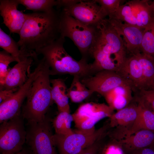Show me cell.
<instances>
[{"instance_id": "obj_15", "label": "cell", "mask_w": 154, "mask_h": 154, "mask_svg": "<svg viewBox=\"0 0 154 154\" xmlns=\"http://www.w3.org/2000/svg\"><path fill=\"white\" fill-rule=\"evenodd\" d=\"M19 4L18 0L0 1V14L3 23L11 33L19 34L27 17V14L18 9Z\"/></svg>"}, {"instance_id": "obj_27", "label": "cell", "mask_w": 154, "mask_h": 154, "mask_svg": "<svg viewBox=\"0 0 154 154\" xmlns=\"http://www.w3.org/2000/svg\"><path fill=\"white\" fill-rule=\"evenodd\" d=\"M19 4L24 6L26 9L33 12H49L53 11L57 5L54 0H18Z\"/></svg>"}, {"instance_id": "obj_28", "label": "cell", "mask_w": 154, "mask_h": 154, "mask_svg": "<svg viewBox=\"0 0 154 154\" xmlns=\"http://www.w3.org/2000/svg\"><path fill=\"white\" fill-rule=\"evenodd\" d=\"M98 154H127L121 140L110 137L108 134L103 141Z\"/></svg>"}, {"instance_id": "obj_13", "label": "cell", "mask_w": 154, "mask_h": 154, "mask_svg": "<svg viewBox=\"0 0 154 154\" xmlns=\"http://www.w3.org/2000/svg\"><path fill=\"white\" fill-rule=\"evenodd\" d=\"M81 82L94 93L96 92L104 96L115 88L126 85L132 87L127 80L116 72L101 70L94 74L80 79Z\"/></svg>"}, {"instance_id": "obj_18", "label": "cell", "mask_w": 154, "mask_h": 154, "mask_svg": "<svg viewBox=\"0 0 154 154\" xmlns=\"http://www.w3.org/2000/svg\"><path fill=\"white\" fill-rule=\"evenodd\" d=\"M132 88L129 86H118L103 96L108 105L114 110H120L126 106L133 100Z\"/></svg>"}, {"instance_id": "obj_22", "label": "cell", "mask_w": 154, "mask_h": 154, "mask_svg": "<svg viewBox=\"0 0 154 154\" xmlns=\"http://www.w3.org/2000/svg\"><path fill=\"white\" fill-rule=\"evenodd\" d=\"M137 104L138 107L137 117L131 128L125 137L133 135L143 129L154 131L153 112L143 106Z\"/></svg>"}, {"instance_id": "obj_9", "label": "cell", "mask_w": 154, "mask_h": 154, "mask_svg": "<svg viewBox=\"0 0 154 154\" xmlns=\"http://www.w3.org/2000/svg\"><path fill=\"white\" fill-rule=\"evenodd\" d=\"M109 128V123L107 122L91 134L74 132L68 135L55 134L53 135V139L59 154H79L106 133Z\"/></svg>"}, {"instance_id": "obj_8", "label": "cell", "mask_w": 154, "mask_h": 154, "mask_svg": "<svg viewBox=\"0 0 154 154\" xmlns=\"http://www.w3.org/2000/svg\"><path fill=\"white\" fill-rule=\"evenodd\" d=\"M21 114L1 123L0 126L1 154L15 153L21 150L26 142L27 131Z\"/></svg>"}, {"instance_id": "obj_36", "label": "cell", "mask_w": 154, "mask_h": 154, "mask_svg": "<svg viewBox=\"0 0 154 154\" xmlns=\"http://www.w3.org/2000/svg\"><path fill=\"white\" fill-rule=\"evenodd\" d=\"M81 0H57L56 6L57 9L68 7L75 4Z\"/></svg>"}, {"instance_id": "obj_7", "label": "cell", "mask_w": 154, "mask_h": 154, "mask_svg": "<svg viewBox=\"0 0 154 154\" xmlns=\"http://www.w3.org/2000/svg\"><path fill=\"white\" fill-rule=\"evenodd\" d=\"M26 143L34 154H56L50 121L46 116L42 121L28 123Z\"/></svg>"}, {"instance_id": "obj_29", "label": "cell", "mask_w": 154, "mask_h": 154, "mask_svg": "<svg viewBox=\"0 0 154 154\" xmlns=\"http://www.w3.org/2000/svg\"><path fill=\"white\" fill-rule=\"evenodd\" d=\"M141 52L154 58V20L143 31Z\"/></svg>"}, {"instance_id": "obj_26", "label": "cell", "mask_w": 154, "mask_h": 154, "mask_svg": "<svg viewBox=\"0 0 154 154\" xmlns=\"http://www.w3.org/2000/svg\"><path fill=\"white\" fill-rule=\"evenodd\" d=\"M0 47L15 58L17 62L25 58L21 53L17 43L9 35L5 33L0 28Z\"/></svg>"}, {"instance_id": "obj_17", "label": "cell", "mask_w": 154, "mask_h": 154, "mask_svg": "<svg viewBox=\"0 0 154 154\" xmlns=\"http://www.w3.org/2000/svg\"><path fill=\"white\" fill-rule=\"evenodd\" d=\"M116 72L131 84L132 91L143 88L142 69L135 54L127 56Z\"/></svg>"}, {"instance_id": "obj_19", "label": "cell", "mask_w": 154, "mask_h": 154, "mask_svg": "<svg viewBox=\"0 0 154 154\" xmlns=\"http://www.w3.org/2000/svg\"><path fill=\"white\" fill-rule=\"evenodd\" d=\"M121 141L127 153L134 150L149 147L154 143V131L141 130Z\"/></svg>"}, {"instance_id": "obj_33", "label": "cell", "mask_w": 154, "mask_h": 154, "mask_svg": "<svg viewBox=\"0 0 154 154\" xmlns=\"http://www.w3.org/2000/svg\"><path fill=\"white\" fill-rule=\"evenodd\" d=\"M109 17L114 13L121 5V0H96Z\"/></svg>"}, {"instance_id": "obj_41", "label": "cell", "mask_w": 154, "mask_h": 154, "mask_svg": "<svg viewBox=\"0 0 154 154\" xmlns=\"http://www.w3.org/2000/svg\"><path fill=\"white\" fill-rule=\"evenodd\" d=\"M153 113H154V112H153Z\"/></svg>"}, {"instance_id": "obj_24", "label": "cell", "mask_w": 154, "mask_h": 154, "mask_svg": "<svg viewBox=\"0 0 154 154\" xmlns=\"http://www.w3.org/2000/svg\"><path fill=\"white\" fill-rule=\"evenodd\" d=\"M73 76L70 86L68 89V96L72 102L79 103L90 96L94 92L81 82L79 76Z\"/></svg>"}, {"instance_id": "obj_30", "label": "cell", "mask_w": 154, "mask_h": 154, "mask_svg": "<svg viewBox=\"0 0 154 154\" xmlns=\"http://www.w3.org/2000/svg\"><path fill=\"white\" fill-rule=\"evenodd\" d=\"M133 100L153 112H154V87L151 88L135 90Z\"/></svg>"}, {"instance_id": "obj_38", "label": "cell", "mask_w": 154, "mask_h": 154, "mask_svg": "<svg viewBox=\"0 0 154 154\" xmlns=\"http://www.w3.org/2000/svg\"><path fill=\"white\" fill-rule=\"evenodd\" d=\"M7 154H34L33 152L31 151L28 150H27L24 149H23L21 151L15 153H9Z\"/></svg>"}, {"instance_id": "obj_31", "label": "cell", "mask_w": 154, "mask_h": 154, "mask_svg": "<svg viewBox=\"0 0 154 154\" xmlns=\"http://www.w3.org/2000/svg\"><path fill=\"white\" fill-rule=\"evenodd\" d=\"M108 18L118 20L123 23L137 26L136 19L133 14L131 7L128 2L121 5L117 11L108 17Z\"/></svg>"}, {"instance_id": "obj_25", "label": "cell", "mask_w": 154, "mask_h": 154, "mask_svg": "<svg viewBox=\"0 0 154 154\" xmlns=\"http://www.w3.org/2000/svg\"><path fill=\"white\" fill-rule=\"evenodd\" d=\"M73 121L72 115L65 112H58L52 121V125L56 134L68 135L74 133L71 128Z\"/></svg>"}, {"instance_id": "obj_14", "label": "cell", "mask_w": 154, "mask_h": 154, "mask_svg": "<svg viewBox=\"0 0 154 154\" xmlns=\"http://www.w3.org/2000/svg\"><path fill=\"white\" fill-rule=\"evenodd\" d=\"M108 19L122 36L127 53L130 55L141 52V47L144 29L136 26L123 23L118 20Z\"/></svg>"}, {"instance_id": "obj_11", "label": "cell", "mask_w": 154, "mask_h": 154, "mask_svg": "<svg viewBox=\"0 0 154 154\" xmlns=\"http://www.w3.org/2000/svg\"><path fill=\"white\" fill-rule=\"evenodd\" d=\"M41 67L39 61L34 71L31 72L26 82L10 98L0 103V122L7 121L21 114V108L26 98L32 84Z\"/></svg>"}, {"instance_id": "obj_40", "label": "cell", "mask_w": 154, "mask_h": 154, "mask_svg": "<svg viewBox=\"0 0 154 154\" xmlns=\"http://www.w3.org/2000/svg\"><path fill=\"white\" fill-rule=\"evenodd\" d=\"M153 87H154V84H153Z\"/></svg>"}, {"instance_id": "obj_3", "label": "cell", "mask_w": 154, "mask_h": 154, "mask_svg": "<svg viewBox=\"0 0 154 154\" xmlns=\"http://www.w3.org/2000/svg\"><path fill=\"white\" fill-rule=\"evenodd\" d=\"M65 38L60 37L49 44L36 50L37 55L42 54L50 67V75L68 74L78 76L80 79L96 73L92 63L87 60H75L64 47Z\"/></svg>"}, {"instance_id": "obj_23", "label": "cell", "mask_w": 154, "mask_h": 154, "mask_svg": "<svg viewBox=\"0 0 154 154\" xmlns=\"http://www.w3.org/2000/svg\"><path fill=\"white\" fill-rule=\"evenodd\" d=\"M135 55L138 59L142 69L143 89L151 88L154 84V58L141 52Z\"/></svg>"}, {"instance_id": "obj_2", "label": "cell", "mask_w": 154, "mask_h": 154, "mask_svg": "<svg viewBox=\"0 0 154 154\" xmlns=\"http://www.w3.org/2000/svg\"><path fill=\"white\" fill-rule=\"evenodd\" d=\"M17 42L22 54L30 55L60 37V10L27 13Z\"/></svg>"}, {"instance_id": "obj_4", "label": "cell", "mask_w": 154, "mask_h": 154, "mask_svg": "<svg viewBox=\"0 0 154 154\" xmlns=\"http://www.w3.org/2000/svg\"><path fill=\"white\" fill-rule=\"evenodd\" d=\"M41 67L31 86L22 108L21 115L28 123L42 120L54 102L51 94L50 67L43 58Z\"/></svg>"}, {"instance_id": "obj_6", "label": "cell", "mask_w": 154, "mask_h": 154, "mask_svg": "<svg viewBox=\"0 0 154 154\" xmlns=\"http://www.w3.org/2000/svg\"><path fill=\"white\" fill-rule=\"evenodd\" d=\"M114 110L104 103H87L80 105L72 115L77 129L75 133L86 135L95 131V124L106 117H110Z\"/></svg>"}, {"instance_id": "obj_16", "label": "cell", "mask_w": 154, "mask_h": 154, "mask_svg": "<svg viewBox=\"0 0 154 154\" xmlns=\"http://www.w3.org/2000/svg\"><path fill=\"white\" fill-rule=\"evenodd\" d=\"M37 58L33 56L26 57L10 69L3 84L0 86V90H11L23 85L28 78L34 60Z\"/></svg>"}, {"instance_id": "obj_5", "label": "cell", "mask_w": 154, "mask_h": 154, "mask_svg": "<svg viewBox=\"0 0 154 154\" xmlns=\"http://www.w3.org/2000/svg\"><path fill=\"white\" fill-rule=\"evenodd\" d=\"M59 10L60 36L70 38L79 50L82 58L87 60L95 38L96 26L84 25Z\"/></svg>"}, {"instance_id": "obj_35", "label": "cell", "mask_w": 154, "mask_h": 154, "mask_svg": "<svg viewBox=\"0 0 154 154\" xmlns=\"http://www.w3.org/2000/svg\"><path fill=\"white\" fill-rule=\"evenodd\" d=\"M19 88L9 90H0V103L11 97Z\"/></svg>"}, {"instance_id": "obj_20", "label": "cell", "mask_w": 154, "mask_h": 154, "mask_svg": "<svg viewBox=\"0 0 154 154\" xmlns=\"http://www.w3.org/2000/svg\"><path fill=\"white\" fill-rule=\"evenodd\" d=\"M129 2L136 20L137 26L144 30L154 20V13L149 1L133 0Z\"/></svg>"}, {"instance_id": "obj_37", "label": "cell", "mask_w": 154, "mask_h": 154, "mask_svg": "<svg viewBox=\"0 0 154 154\" xmlns=\"http://www.w3.org/2000/svg\"><path fill=\"white\" fill-rule=\"evenodd\" d=\"M127 154H154V144L149 147L132 151Z\"/></svg>"}, {"instance_id": "obj_39", "label": "cell", "mask_w": 154, "mask_h": 154, "mask_svg": "<svg viewBox=\"0 0 154 154\" xmlns=\"http://www.w3.org/2000/svg\"><path fill=\"white\" fill-rule=\"evenodd\" d=\"M150 5L154 13V0L151 2Z\"/></svg>"}, {"instance_id": "obj_1", "label": "cell", "mask_w": 154, "mask_h": 154, "mask_svg": "<svg viewBox=\"0 0 154 154\" xmlns=\"http://www.w3.org/2000/svg\"><path fill=\"white\" fill-rule=\"evenodd\" d=\"M94 43L89 55L96 72L102 70L117 72L127 56V52L122 36L106 18L96 26Z\"/></svg>"}, {"instance_id": "obj_12", "label": "cell", "mask_w": 154, "mask_h": 154, "mask_svg": "<svg viewBox=\"0 0 154 154\" xmlns=\"http://www.w3.org/2000/svg\"><path fill=\"white\" fill-rule=\"evenodd\" d=\"M138 113L137 104L132 100L125 107L113 114L109 120V136L119 140L124 138L131 128Z\"/></svg>"}, {"instance_id": "obj_32", "label": "cell", "mask_w": 154, "mask_h": 154, "mask_svg": "<svg viewBox=\"0 0 154 154\" xmlns=\"http://www.w3.org/2000/svg\"><path fill=\"white\" fill-rule=\"evenodd\" d=\"M17 62V59L3 50L0 52V86L4 84L9 69L8 68L11 63Z\"/></svg>"}, {"instance_id": "obj_34", "label": "cell", "mask_w": 154, "mask_h": 154, "mask_svg": "<svg viewBox=\"0 0 154 154\" xmlns=\"http://www.w3.org/2000/svg\"><path fill=\"white\" fill-rule=\"evenodd\" d=\"M106 135L105 134L92 145L82 151L79 154H98L100 145Z\"/></svg>"}, {"instance_id": "obj_21", "label": "cell", "mask_w": 154, "mask_h": 154, "mask_svg": "<svg viewBox=\"0 0 154 154\" xmlns=\"http://www.w3.org/2000/svg\"><path fill=\"white\" fill-rule=\"evenodd\" d=\"M52 84L51 94L54 102L57 105L58 112H65L70 113L68 88L62 79L50 80Z\"/></svg>"}, {"instance_id": "obj_10", "label": "cell", "mask_w": 154, "mask_h": 154, "mask_svg": "<svg viewBox=\"0 0 154 154\" xmlns=\"http://www.w3.org/2000/svg\"><path fill=\"white\" fill-rule=\"evenodd\" d=\"M60 9L88 26H96L108 17L96 0H81L70 6Z\"/></svg>"}]
</instances>
